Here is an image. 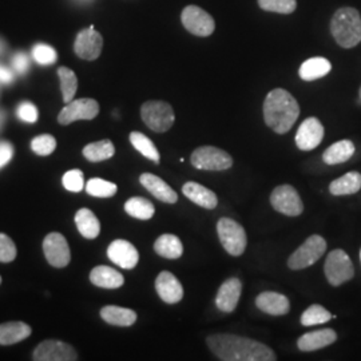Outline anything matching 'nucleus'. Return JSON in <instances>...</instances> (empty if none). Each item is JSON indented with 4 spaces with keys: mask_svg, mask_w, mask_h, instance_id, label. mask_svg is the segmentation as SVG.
Returning <instances> with one entry per match:
<instances>
[{
    "mask_svg": "<svg viewBox=\"0 0 361 361\" xmlns=\"http://www.w3.org/2000/svg\"><path fill=\"white\" fill-rule=\"evenodd\" d=\"M140 182L146 190H149L150 193L154 195L157 200H159L165 204H176L178 201L177 193L169 186L165 180H161L159 177H157L154 174L145 173L141 176Z\"/></svg>",
    "mask_w": 361,
    "mask_h": 361,
    "instance_id": "nucleus-19",
    "label": "nucleus"
},
{
    "mask_svg": "<svg viewBox=\"0 0 361 361\" xmlns=\"http://www.w3.org/2000/svg\"><path fill=\"white\" fill-rule=\"evenodd\" d=\"M35 361H75L77 352L66 343L58 340H46L34 350Z\"/></svg>",
    "mask_w": 361,
    "mask_h": 361,
    "instance_id": "nucleus-14",
    "label": "nucleus"
},
{
    "mask_svg": "<svg viewBox=\"0 0 361 361\" xmlns=\"http://www.w3.org/2000/svg\"><path fill=\"white\" fill-rule=\"evenodd\" d=\"M145 125L155 133L168 131L176 121L173 107L164 101H149L141 107Z\"/></svg>",
    "mask_w": 361,
    "mask_h": 361,
    "instance_id": "nucleus-4",
    "label": "nucleus"
},
{
    "mask_svg": "<svg viewBox=\"0 0 361 361\" xmlns=\"http://www.w3.org/2000/svg\"><path fill=\"white\" fill-rule=\"evenodd\" d=\"M183 27L195 37H210L216 30V22L210 13L197 6H188L180 13Z\"/></svg>",
    "mask_w": 361,
    "mask_h": 361,
    "instance_id": "nucleus-9",
    "label": "nucleus"
},
{
    "mask_svg": "<svg viewBox=\"0 0 361 361\" xmlns=\"http://www.w3.org/2000/svg\"><path fill=\"white\" fill-rule=\"evenodd\" d=\"M219 241L231 256H241L245 252L246 233L244 228L232 219H221L217 224Z\"/></svg>",
    "mask_w": 361,
    "mask_h": 361,
    "instance_id": "nucleus-6",
    "label": "nucleus"
},
{
    "mask_svg": "<svg viewBox=\"0 0 361 361\" xmlns=\"http://www.w3.org/2000/svg\"><path fill=\"white\" fill-rule=\"evenodd\" d=\"M155 289L158 296L166 304H177L183 297V288L178 279L170 271H161L155 280Z\"/></svg>",
    "mask_w": 361,
    "mask_h": 361,
    "instance_id": "nucleus-17",
    "label": "nucleus"
},
{
    "mask_svg": "<svg viewBox=\"0 0 361 361\" xmlns=\"http://www.w3.org/2000/svg\"><path fill=\"white\" fill-rule=\"evenodd\" d=\"M4 119H6V114H4L3 110H0V129H1V126L4 123Z\"/></svg>",
    "mask_w": 361,
    "mask_h": 361,
    "instance_id": "nucleus-46",
    "label": "nucleus"
},
{
    "mask_svg": "<svg viewBox=\"0 0 361 361\" xmlns=\"http://www.w3.org/2000/svg\"><path fill=\"white\" fill-rule=\"evenodd\" d=\"M109 258L122 269H133L140 261L135 246L126 240H116L107 247Z\"/></svg>",
    "mask_w": 361,
    "mask_h": 361,
    "instance_id": "nucleus-16",
    "label": "nucleus"
},
{
    "mask_svg": "<svg viewBox=\"0 0 361 361\" xmlns=\"http://www.w3.org/2000/svg\"><path fill=\"white\" fill-rule=\"evenodd\" d=\"M154 250L161 257L177 259L183 253V245L177 235L162 234L155 241Z\"/></svg>",
    "mask_w": 361,
    "mask_h": 361,
    "instance_id": "nucleus-29",
    "label": "nucleus"
},
{
    "mask_svg": "<svg viewBox=\"0 0 361 361\" xmlns=\"http://www.w3.org/2000/svg\"><path fill=\"white\" fill-rule=\"evenodd\" d=\"M75 224L78 231L89 240H94L101 233V224L97 216L91 212L90 209H80L75 214Z\"/></svg>",
    "mask_w": 361,
    "mask_h": 361,
    "instance_id": "nucleus-27",
    "label": "nucleus"
},
{
    "mask_svg": "<svg viewBox=\"0 0 361 361\" xmlns=\"http://www.w3.org/2000/svg\"><path fill=\"white\" fill-rule=\"evenodd\" d=\"M271 204L279 213L289 217H297L304 210L300 195L297 193L296 189L290 185L277 186L271 192Z\"/></svg>",
    "mask_w": 361,
    "mask_h": 361,
    "instance_id": "nucleus-10",
    "label": "nucleus"
},
{
    "mask_svg": "<svg viewBox=\"0 0 361 361\" xmlns=\"http://www.w3.org/2000/svg\"><path fill=\"white\" fill-rule=\"evenodd\" d=\"M43 252L50 265L55 268H65L71 259L70 246L67 240L59 233H50L43 241Z\"/></svg>",
    "mask_w": 361,
    "mask_h": 361,
    "instance_id": "nucleus-12",
    "label": "nucleus"
},
{
    "mask_svg": "<svg viewBox=\"0 0 361 361\" xmlns=\"http://www.w3.org/2000/svg\"><path fill=\"white\" fill-rule=\"evenodd\" d=\"M62 183L68 192L73 193H79L83 190L85 188V180H83V173L79 169H74L67 171L63 178H62Z\"/></svg>",
    "mask_w": 361,
    "mask_h": 361,
    "instance_id": "nucleus-40",
    "label": "nucleus"
},
{
    "mask_svg": "<svg viewBox=\"0 0 361 361\" xmlns=\"http://www.w3.org/2000/svg\"><path fill=\"white\" fill-rule=\"evenodd\" d=\"M13 145L6 141H0V169L4 168L13 159Z\"/></svg>",
    "mask_w": 361,
    "mask_h": 361,
    "instance_id": "nucleus-44",
    "label": "nucleus"
},
{
    "mask_svg": "<svg viewBox=\"0 0 361 361\" xmlns=\"http://www.w3.org/2000/svg\"><path fill=\"white\" fill-rule=\"evenodd\" d=\"M104 47V39L95 28L91 26L82 30L77 35L74 50L79 58L85 61H95L99 58Z\"/></svg>",
    "mask_w": 361,
    "mask_h": 361,
    "instance_id": "nucleus-13",
    "label": "nucleus"
},
{
    "mask_svg": "<svg viewBox=\"0 0 361 361\" xmlns=\"http://www.w3.org/2000/svg\"><path fill=\"white\" fill-rule=\"evenodd\" d=\"M126 213L138 219H150L154 216V205L142 197H133L125 204Z\"/></svg>",
    "mask_w": 361,
    "mask_h": 361,
    "instance_id": "nucleus-33",
    "label": "nucleus"
},
{
    "mask_svg": "<svg viewBox=\"0 0 361 361\" xmlns=\"http://www.w3.org/2000/svg\"><path fill=\"white\" fill-rule=\"evenodd\" d=\"M324 271L329 284L334 286L347 283L349 280H352L355 274L352 261L343 249H335L328 255Z\"/></svg>",
    "mask_w": 361,
    "mask_h": 361,
    "instance_id": "nucleus-8",
    "label": "nucleus"
},
{
    "mask_svg": "<svg viewBox=\"0 0 361 361\" xmlns=\"http://www.w3.org/2000/svg\"><path fill=\"white\" fill-rule=\"evenodd\" d=\"M99 114V104L95 99L91 98H82L77 101H71L58 116V121L61 125H70L79 119L90 121Z\"/></svg>",
    "mask_w": 361,
    "mask_h": 361,
    "instance_id": "nucleus-11",
    "label": "nucleus"
},
{
    "mask_svg": "<svg viewBox=\"0 0 361 361\" xmlns=\"http://www.w3.org/2000/svg\"><path fill=\"white\" fill-rule=\"evenodd\" d=\"M182 193L198 207L214 209L219 205V198L216 193L197 182H186L182 186Z\"/></svg>",
    "mask_w": 361,
    "mask_h": 361,
    "instance_id": "nucleus-22",
    "label": "nucleus"
},
{
    "mask_svg": "<svg viewBox=\"0 0 361 361\" xmlns=\"http://www.w3.org/2000/svg\"><path fill=\"white\" fill-rule=\"evenodd\" d=\"M58 77H59V80H61V90H62V95H63V102L65 104H70L74 99L75 92H77V75L70 68L61 67L58 70Z\"/></svg>",
    "mask_w": 361,
    "mask_h": 361,
    "instance_id": "nucleus-34",
    "label": "nucleus"
},
{
    "mask_svg": "<svg viewBox=\"0 0 361 361\" xmlns=\"http://www.w3.org/2000/svg\"><path fill=\"white\" fill-rule=\"evenodd\" d=\"M360 258H361V252H360Z\"/></svg>",
    "mask_w": 361,
    "mask_h": 361,
    "instance_id": "nucleus-50",
    "label": "nucleus"
},
{
    "mask_svg": "<svg viewBox=\"0 0 361 361\" xmlns=\"http://www.w3.org/2000/svg\"><path fill=\"white\" fill-rule=\"evenodd\" d=\"M13 82V73L6 66L0 65V83L10 85Z\"/></svg>",
    "mask_w": 361,
    "mask_h": 361,
    "instance_id": "nucleus-45",
    "label": "nucleus"
},
{
    "mask_svg": "<svg viewBox=\"0 0 361 361\" xmlns=\"http://www.w3.org/2000/svg\"><path fill=\"white\" fill-rule=\"evenodd\" d=\"M207 347L222 361H276L277 356L268 345L237 335L209 336Z\"/></svg>",
    "mask_w": 361,
    "mask_h": 361,
    "instance_id": "nucleus-1",
    "label": "nucleus"
},
{
    "mask_svg": "<svg viewBox=\"0 0 361 361\" xmlns=\"http://www.w3.org/2000/svg\"><path fill=\"white\" fill-rule=\"evenodd\" d=\"M130 142L134 146V149L137 152H140L143 157L149 158L150 161H153L155 164H159L161 155H159L158 149L155 147L154 143L149 137H146L142 133L133 131L130 134Z\"/></svg>",
    "mask_w": 361,
    "mask_h": 361,
    "instance_id": "nucleus-31",
    "label": "nucleus"
},
{
    "mask_svg": "<svg viewBox=\"0 0 361 361\" xmlns=\"http://www.w3.org/2000/svg\"><path fill=\"white\" fill-rule=\"evenodd\" d=\"M336 340H337V335L335 331L326 328V329H320V331H314V332L301 336L297 341V347L302 352H313L334 344Z\"/></svg>",
    "mask_w": 361,
    "mask_h": 361,
    "instance_id": "nucleus-21",
    "label": "nucleus"
},
{
    "mask_svg": "<svg viewBox=\"0 0 361 361\" xmlns=\"http://www.w3.org/2000/svg\"><path fill=\"white\" fill-rule=\"evenodd\" d=\"M16 116L26 123H35L38 121V109L31 102H22L16 110Z\"/></svg>",
    "mask_w": 361,
    "mask_h": 361,
    "instance_id": "nucleus-42",
    "label": "nucleus"
},
{
    "mask_svg": "<svg viewBox=\"0 0 361 361\" xmlns=\"http://www.w3.org/2000/svg\"><path fill=\"white\" fill-rule=\"evenodd\" d=\"M256 305L258 310L271 316H284L290 310L288 297L276 292H262L258 295Z\"/></svg>",
    "mask_w": 361,
    "mask_h": 361,
    "instance_id": "nucleus-20",
    "label": "nucleus"
},
{
    "mask_svg": "<svg viewBox=\"0 0 361 361\" xmlns=\"http://www.w3.org/2000/svg\"><path fill=\"white\" fill-rule=\"evenodd\" d=\"M31 335V326L20 322L0 325V345H13Z\"/></svg>",
    "mask_w": 361,
    "mask_h": 361,
    "instance_id": "nucleus-26",
    "label": "nucleus"
},
{
    "mask_svg": "<svg viewBox=\"0 0 361 361\" xmlns=\"http://www.w3.org/2000/svg\"><path fill=\"white\" fill-rule=\"evenodd\" d=\"M34 61L42 66H50L56 62V51L52 49L51 46L44 44V43H38L32 47L31 52Z\"/></svg>",
    "mask_w": 361,
    "mask_h": 361,
    "instance_id": "nucleus-38",
    "label": "nucleus"
},
{
    "mask_svg": "<svg viewBox=\"0 0 361 361\" xmlns=\"http://www.w3.org/2000/svg\"><path fill=\"white\" fill-rule=\"evenodd\" d=\"M11 65H13V70L18 74L23 75V74H26L28 68H30V58L27 56L25 52H18V54L13 55V59H11Z\"/></svg>",
    "mask_w": 361,
    "mask_h": 361,
    "instance_id": "nucleus-43",
    "label": "nucleus"
},
{
    "mask_svg": "<svg viewBox=\"0 0 361 361\" xmlns=\"http://www.w3.org/2000/svg\"><path fill=\"white\" fill-rule=\"evenodd\" d=\"M116 183L109 182V180H102V178H91L86 183V192L92 195V197H99V198H110L116 195Z\"/></svg>",
    "mask_w": 361,
    "mask_h": 361,
    "instance_id": "nucleus-36",
    "label": "nucleus"
},
{
    "mask_svg": "<svg viewBox=\"0 0 361 361\" xmlns=\"http://www.w3.org/2000/svg\"><path fill=\"white\" fill-rule=\"evenodd\" d=\"M331 32L338 46L352 49L361 42V16L356 8L343 7L336 11L331 22Z\"/></svg>",
    "mask_w": 361,
    "mask_h": 361,
    "instance_id": "nucleus-3",
    "label": "nucleus"
},
{
    "mask_svg": "<svg viewBox=\"0 0 361 361\" xmlns=\"http://www.w3.org/2000/svg\"><path fill=\"white\" fill-rule=\"evenodd\" d=\"M361 189V174L357 171H349L329 185V192L334 195H349L357 193Z\"/></svg>",
    "mask_w": 361,
    "mask_h": 361,
    "instance_id": "nucleus-30",
    "label": "nucleus"
},
{
    "mask_svg": "<svg viewBox=\"0 0 361 361\" xmlns=\"http://www.w3.org/2000/svg\"><path fill=\"white\" fill-rule=\"evenodd\" d=\"M0 284H1V277H0Z\"/></svg>",
    "mask_w": 361,
    "mask_h": 361,
    "instance_id": "nucleus-48",
    "label": "nucleus"
},
{
    "mask_svg": "<svg viewBox=\"0 0 361 361\" xmlns=\"http://www.w3.org/2000/svg\"><path fill=\"white\" fill-rule=\"evenodd\" d=\"M324 131L323 123L314 118H307L297 130L296 145L297 147L302 152H310L316 149L323 141Z\"/></svg>",
    "mask_w": 361,
    "mask_h": 361,
    "instance_id": "nucleus-15",
    "label": "nucleus"
},
{
    "mask_svg": "<svg viewBox=\"0 0 361 361\" xmlns=\"http://www.w3.org/2000/svg\"><path fill=\"white\" fill-rule=\"evenodd\" d=\"M56 147V141L50 134H43L31 141V149L35 154L50 155Z\"/></svg>",
    "mask_w": 361,
    "mask_h": 361,
    "instance_id": "nucleus-39",
    "label": "nucleus"
},
{
    "mask_svg": "<svg viewBox=\"0 0 361 361\" xmlns=\"http://www.w3.org/2000/svg\"><path fill=\"white\" fill-rule=\"evenodd\" d=\"M355 154V145L348 140L334 143L324 152L323 159L328 165H337L347 162Z\"/></svg>",
    "mask_w": 361,
    "mask_h": 361,
    "instance_id": "nucleus-28",
    "label": "nucleus"
},
{
    "mask_svg": "<svg viewBox=\"0 0 361 361\" xmlns=\"http://www.w3.org/2000/svg\"><path fill=\"white\" fill-rule=\"evenodd\" d=\"M16 257V246L13 240L0 233V262H11Z\"/></svg>",
    "mask_w": 361,
    "mask_h": 361,
    "instance_id": "nucleus-41",
    "label": "nucleus"
},
{
    "mask_svg": "<svg viewBox=\"0 0 361 361\" xmlns=\"http://www.w3.org/2000/svg\"><path fill=\"white\" fill-rule=\"evenodd\" d=\"M326 250V243L322 235L313 234L307 241L297 249L288 259V267L292 271H301L310 268L323 257Z\"/></svg>",
    "mask_w": 361,
    "mask_h": 361,
    "instance_id": "nucleus-5",
    "label": "nucleus"
},
{
    "mask_svg": "<svg viewBox=\"0 0 361 361\" xmlns=\"http://www.w3.org/2000/svg\"><path fill=\"white\" fill-rule=\"evenodd\" d=\"M101 317L106 323L116 326H131L137 322V313L134 310L116 305H107L102 308Z\"/></svg>",
    "mask_w": 361,
    "mask_h": 361,
    "instance_id": "nucleus-25",
    "label": "nucleus"
},
{
    "mask_svg": "<svg viewBox=\"0 0 361 361\" xmlns=\"http://www.w3.org/2000/svg\"><path fill=\"white\" fill-rule=\"evenodd\" d=\"M192 165L200 170L221 171L233 166V158L229 153L214 146H202L195 149L190 157Z\"/></svg>",
    "mask_w": 361,
    "mask_h": 361,
    "instance_id": "nucleus-7",
    "label": "nucleus"
},
{
    "mask_svg": "<svg viewBox=\"0 0 361 361\" xmlns=\"http://www.w3.org/2000/svg\"><path fill=\"white\" fill-rule=\"evenodd\" d=\"M360 98H361V87H360Z\"/></svg>",
    "mask_w": 361,
    "mask_h": 361,
    "instance_id": "nucleus-49",
    "label": "nucleus"
},
{
    "mask_svg": "<svg viewBox=\"0 0 361 361\" xmlns=\"http://www.w3.org/2000/svg\"><path fill=\"white\" fill-rule=\"evenodd\" d=\"M3 51H4V43H3V40L0 39V55L3 54Z\"/></svg>",
    "mask_w": 361,
    "mask_h": 361,
    "instance_id": "nucleus-47",
    "label": "nucleus"
},
{
    "mask_svg": "<svg viewBox=\"0 0 361 361\" xmlns=\"http://www.w3.org/2000/svg\"><path fill=\"white\" fill-rule=\"evenodd\" d=\"M114 153H116V147L109 140L90 143L83 149L85 158L89 159L90 162H102L111 158Z\"/></svg>",
    "mask_w": 361,
    "mask_h": 361,
    "instance_id": "nucleus-32",
    "label": "nucleus"
},
{
    "mask_svg": "<svg viewBox=\"0 0 361 361\" xmlns=\"http://www.w3.org/2000/svg\"><path fill=\"white\" fill-rule=\"evenodd\" d=\"M243 292V284L238 279L232 277L226 280L219 288V295L216 297V305L221 312L231 313L235 310L238 300Z\"/></svg>",
    "mask_w": 361,
    "mask_h": 361,
    "instance_id": "nucleus-18",
    "label": "nucleus"
},
{
    "mask_svg": "<svg viewBox=\"0 0 361 361\" xmlns=\"http://www.w3.org/2000/svg\"><path fill=\"white\" fill-rule=\"evenodd\" d=\"M300 116V106L295 97L284 90H271L264 102L265 123L277 134H285L293 128Z\"/></svg>",
    "mask_w": 361,
    "mask_h": 361,
    "instance_id": "nucleus-2",
    "label": "nucleus"
},
{
    "mask_svg": "<svg viewBox=\"0 0 361 361\" xmlns=\"http://www.w3.org/2000/svg\"><path fill=\"white\" fill-rule=\"evenodd\" d=\"M258 6L264 11L276 13H292L297 7L296 0H257Z\"/></svg>",
    "mask_w": 361,
    "mask_h": 361,
    "instance_id": "nucleus-37",
    "label": "nucleus"
},
{
    "mask_svg": "<svg viewBox=\"0 0 361 361\" xmlns=\"http://www.w3.org/2000/svg\"><path fill=\"white\" fill-rule=\"evenodd\" d=\"M90 281L95 286L104 288V289H118L121 288L125 279L119 271L110 268V267H97L90 273Z\"/></svg>",
    "mask_w": 361,
    "mask_h": 361,
    "instance_id": "nucleus-23",
    "label": "nucleus"
},
{
    "mask_svg": "<svg viewBox=\"0 0 361 361\" xmlns=\"http://www.w3.org/2000/svg\"><path fill=\"white\" fill-rule=\"evenodd\" d=\"M331 70H332V65L328 59H325L323 56H316L305 61L300 67L298 74L302 80L312 82V80L325 77L326 74L331 73Z\"/></svg>",
    "mask_w": 361,
    "mask_h": 361,
    "instance_id": "nucleus-24",
    "label": "nucleus"
},
{
    "mask_svg": "<svg viewBox=\"0 0 361 361\" xmlns=\"http://www.w3.org/2000/svg\"><path fill=\"white\" fill-rule=\"evenodd\" d=\"M332 319H334V316L329 310H326L322 305L316 304V305L310 307L308 310L302 313L301 324L304 326H312V325L328 323Z\"/></svg>",
    "mask_w": 361,
    "mask_h": 361,
    "instance_id": "nucleus-35",
    "label": "nucleus"
}]
</instances>
